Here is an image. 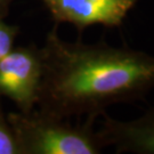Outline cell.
Listing matches in <instances>:
<instances>
[{"instance_id":"1","label":"cell","mask_w":154,"mask_h":154,"mask_svg":"<svg viewBox=\"0 0 154 154\" xmlns=\"http://www.w3.org/2000/svg\"><path fill=\"white\" fill-rule=\"evenodd\" d=\"M42 49L39 110L58 118L104 116L119 103L143 99L154 89V56L99 41L66 42L50 30Z\"/></svg>"},{"instance_id":"2","label":"cell","mask_w":154,"mask_h":154,"mask_svg":"<svg viewBox=\"0 0 154 154\" xmlns=\"http://www.w3.org/2000/svg\"><path fill=\"white\" fill-rule=\"evenodd\" d=\"M7 119L20 154H98L106 149L94 129L97 118L87 116L80 125L41 110L11 112Z\"/></svg>"},{"instance_id":"3","label":"cell","mask_w":154,"mask_h":154,"mask_svg":"<svg viewBox=\"0 0 154 154\" xmlns=\"http://www.w3.org/2000/svg\"><path fill=\"white\" fill-rule=\"evenodd\" d=\"M44 71L42 49L33 45L14 47L0 58V97H6L20 112L37 106Z\"/></svg>"},{"instance_id":"4","label":"cell","mask_w":154,"mask_h":154,"mask_svg":"<svg viewBox=\"0 0 154 154\" xmlns=\"http://www.w3.org/2000/svg\"><path fill=\"white\" fill-rule=\"evenodd\" d=\"M55 24L69 23L79 33L91 25L121 26L138 0H41Z\"/></svg>"},{"instance_id":"5","label":"cell","mask_w":154,"mask_h":154,"mask_svg":"<svg viewBox=\"0 0 154 154\" xmlns=\"http://www.w3.org/2000/svg\"><path fill=\"white\" fill-rule=\"evenodd\" d=\"M105 147L116 153L154 154V104L137 119L120 121L104 114L98 130Z\"/></svg>"},{"instance_id":"6","label":"cell","mask_w":154,"mask_h":154,"mask_svg":"<svg viewBox=\"0 0 154 154\" xmlns=\"http://www.w3.org/2000/svg\"><path fill=\"white\" fill-rule=\"evenodd\" d=\"M0 154H20L16 139L0 102Z\"/></svg>"},{"instance_id":"7","label":"cell","mask_w":154,"mask_h":154,"mask_svg":"<svg viewBox=\"0 0 154 154\" xmlns=\"http://www.w3.org/2000/svg\"><path fill=\"white\" fill-rule=\"evenodd\" d=\"M20 33L16 25H11L0 18V58H2L11 51L15 46V40Z\"/></svg>"},{"instance_id":"8","label":"cell","mask_w":154,"mask_h":154,"mask_svg":"<svg viewBox=\"0 0 154 154\" xmlns=\"http://www.w3.org/2000/svg\"><path fill=\"white\" fill-rule=\"evenodd\" d=\"M15 0H0V18H5L8 16L11 4Z\"/></svg>"}]
</instances>
